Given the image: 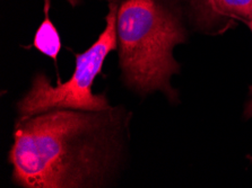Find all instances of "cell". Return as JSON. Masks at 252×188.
<instances>
[{
    "label": "cell",
    "mask_w": 252,
    "mask_h": 188,
    "mask_svg": "<svg viewBox=\"0 0 252 188\" xmlns=\"http://www.w3.org/2000/svg\"><path fill=\"white\" fill-rule=\"evenodd\" d=\"M131 113L52 109L15 122L11 179L24 188L108 187L124 168Z\"/></svg>",
    "instance_id": "6da1fadb"
},
{
    "label": "cell",
    "mask_w": 252,
    "mask_h": 188,
    "mask_svg": "<svg viewBox=\"0 0 252 188\" xmlns=\"http://www.w3.org/2000/svg\"><path fill=\"white\" fill-rule=\"evenodd\" d=\"M118 51L125 86L140 96L159 91L171 103V83L180 72L174 48L187 41L180 14L165 0H124L117 17Z\"/></svg>",
    "instance_id": "7a4b0ae2"
},
{
    "label": "cell",
    "mask_w": 252,
    "mask_h": 188,
    "mask_svg": "<svg viewBox=\"0 0 252 188\" xmlns=\"http://www.w3.org/2000/svg\"><path fill=\"white\" fill-rule=\"evenodd\" d=\"M119 5L109 2L105 27L85 52L76 54L74 74L66 82L53 86L49 77L37 72L32 85L17 103L18 117L49 112L52 109L104 110L111 108L105 94H94V80L101 74L106 57L118 49L117 17Z\"/></svg>",
    "instance_id": "3957f363"
},
{
    "label": "cell",
    "mask_w": 252,
    "mask_h": 188,
    "mask_svg": "<svg viewBox=\"0 0 252 188\" xmlns=\"http://www.w3.org/2000/svg\"><path fill=\"white\" fill-rule=\"evenodd\" d=\"M196 27L205 33H222L235 23L252 21V0H183Z\"/></svg>",
    "instance_id": "277c9868"
},
{
    "label": "cell",
    "mask_w": 252,
    "mask_h": 188,
    "mask_svg": "<svg viewBox=\"0 0 252 188\" xmlns=\"http://www.w3.org/2000/svg\"><path fill=\"white\" fill-rule=\"evenodd\" d=\"M33 45L42 54L57 61L61 50V37L50 17H44L34 35Z\"/></svg>",
    "instance_id": "5b68a950"
},
{
    "label": "cell",
    "mask_w": 252,
    "mask_h": 188,
    "mask_svg": "<svg viewBox=\"0 0 252 188\" xmlns=\"http://www.w3.org/2000/svg\"><path fill=\"white\" fill-rule=\"evenodd\" d=\"M67 2L70 6L76 7L81 2V0H67ZM44 17H49V9H50V0H44Z\"/></svg>",
    "instance_id": "8992f818"
},
{
    "label": "cell",
    "mask_w": 252,
    "mask_h": 188,
    "mask_svg": "<svg viewBox=\"0 0 252 188\" xmlns=\"http://www.w3.org/2000/svg\"><path fill=\"white\" fill-rule=\"evenodd\" d=\"M244 116L247 118L252 117V101L247 104L246 108H244Z\"/></svg>",
    "instance_id": "52a82bcc"
},
{
    "label": "cell",
    "mask_w": 252,
    "mask_h": 188,
    "mask_svg": "<svg viewBox=\"0 0 252 188\" xmlns=\"http://www.w3.org/2000/svg\"><path fill=\"white\" fill-rule=\"evenodd\" d=\"M248 25H249V27H250V29L252 30V21L249 23V24H248ZM250 94L252 95V86H250Z\"/></svg>",
    "instance_id": "ba28073f"
},
{
    "label": "cell",
    "mask_w": 252,
    "mask_h": 188,
    "mask_svg": "<svg viewBox=\"0 0 252 188\" xmlns=\"http://www.w3.org/2000/svg\"><path fill=\"white\" fill-rule=\"evenodd\" d=\"M105 1H109V2H117L118 0H105Z\"/></svg>",
    "instance_id": "9c48e42d"
}]
</instances>
